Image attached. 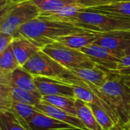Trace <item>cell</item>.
Listing matches in <instances>:
<instances>
[{
    "instance_id": "cell-14",
    "label": "cell",
    "mask_w": 130,
    "mask_h": 130,
    "mask_svg": "<svg viewBox=\"0 0 130 130\" xmlns=\"http://www.w3.org/2000/svg\"><path fill=\"white\" fill-rule=\"evenodd\" d=\"M31 130H75L74 126L37 112L29 123Z\"/></svg>"
},
{
    "instance_id": "cell-13",
    "label": "cell",
    "mask_w": 130,
    "mask_h": 130,
    "mask_svg": "<svg viewBox=\"0 0 130 130\" xmlns=\"http://www.w3.org/2000/svg\"><path fill=\"white\" fill-rule=\"evenodd\" d=\"M34 107L39 112L43 113L53 118H55L59 121L69 124L74 126L76 129L88 130L78 117L72 116L50 104L41 101L40 103H39Z\"/></svg>"
},
{
    "instance_id": "cell-17",
    "label": "cell",
    "mask_w": 130,
    "mask_h": 130,
    "mask_svg": "<svg viewBox=\"0 0 130 130\" xmlns=\"http://www.w3.org/2000/svg\"><path fill=\"white\" fill-rule=\"evenodd\" d=\"M77 117L88 130H103L98 123L90 105L83 101L75 98Z\"/></svg>"
},
{
    "instance_id": "cell-30",
    "label": "cell",
    "mask_w": 130,
    "mask_h": 130,
    "mask_svg": "<svg viewBox=\"0 0 130 130\" xmlns=\"http://www.w3.org/2000/svg\"><path fill=\"white\" fill-rule=\"evenodd\" d=\"M121 126H122L123 130H130V105L129 111H128V116H127L126 122L123 125H121Z\"/></svg>"
},
{
    "instance_id": "cell-27",
    "label": "cell",
    "mask_w": 130,
    "mask_h": 130,
    "mask_svg": "<svg viewBox=\"0 0 130 130\" xmlns=\"http://www.w3.org/2000/svg\"><path fill=\"white\" fill-rule=\"evenodd\" d=\"M14 37L0 33V54H2L12 43Z\"/></svg>"
},
{
    "instance_id": "cell-16",
    "label": "cell",
    "mask_w": 130,
    "mask_h": 130,
    "mask_svg": "<svg viewBox=\"0 0 130 130\" xmlns=\"http://www.w3.org/2000/svg\"><path fill=\"white\" fill-rule=\"evenodd\" d=\"M84 9L86 11L130 19V1L117 2L106 5L88 8Z\"/></svg>"
},
{
    "instance_id": "cell-11",
    "label": "cell",
    "mask_w": 130,
    "mask_h": 130,
    "mask_svg": "<svg viewBox=\"0 0 130 130\" xmlns=\"http://www.w3.org/2000/svg\"><path fill=\"white\" fill-rule=\"evenodd\" d=\"M11 46L19 65L21 67L35 53L43 49L40 45L22 36L14 37Z\"/></svg>"
},
{
    "instance_id": "cell-9",
    "label": "cell",
    "mask_w": 130,
    "mask_h": 130,
    "mask_svg": "<svg viewBox=\"0 0 130 130\" xmlns=\"http://www.w3.org/2000/svg\"><path fill=\"white\" fill-rule=\"evenodd\" d=\"M80 50L85 53L97 65L110 72H115L119 69L121 58L100 45L93 43L82 48Z\"/></svg>"
},
{
    "instance_id": "cell-19",
    "label": "cell",
    "mask_w": 130,
    "mask_h": 130,
    "mask_svg": "<svg viewBox=\"0 0 130 130\" xmlns=\"http://www.w3.org/2000/svg\"><path fill=\"white\" fill-rule=\"evenodd\" d=\"M44 102L50 104L72 115L77 117L75 107V98L65 96H43L42 100Z\"/></svg>"
},
{
    "instance_id": "cell-28",
    "label": "cell",
    "mask_w": 130,
    "mask_h": 130,
    "mask_svg": "<svg viewBox=\"0 0 130 130\" xmlns=\"http://www.w3.org/2000/svg\"><path fill=\"white\" fill-rule=\"evenodd\" d=\"M113 73H117L122 75L123 82L125 85L129 88L130 90V68L129 69H119L115 72H113Z\"/></svg>"
},
{
    "instance_id": "cell-4",
    "label": "cell",
    "mask_w": 130,
    "mask_h": 130,
    "mask_svg": "<svg viewBox=\"0 0 130 130\" xmlns=\"http://www.w3.org/2000/svg\"><path fill=\"white\" fill-rule=\"evenodd\" d=\"M109 80L100 88V91L119 116L120 125L127 120L130 105V90L125 85L122 75L110 72Z\"/></svg>"
},
{
    "instance_id": "cell-5",
    "label": "cell",
    "mask_w": 130,
    "mask_h": 130,
    "mask_svg": "<svg viewBox=\"0 0 130 130\" xmlns=\"http://www.w3.org/2000/svg\"><path fill=\"white\" fill-rule=\"evenodd\" d=\"M42 50L67 70L98 66L81 50L69 48L57 42L45 46Z\"/></svg>"
},
{
    "instance_id": "cell-18",
    "label": "cell",
    "mask_w": 130,
    "mask_h": 130,
    "mask_svg": "<svg viewBox=\"0 0 130 130\" xmlns=\"http://www.w3.org/2000/svg\"><path fill=\"white\" fill-rule=\"evenodd\" d=\"M16 117L19 123L25 128L30 129L29 123L38 112L34 106H31L27 104L13 101L9 109Z\"/></svg>"
},
{
    "instance_id": "cell-8",
    "label": "cell",
    "mask_w": 130,
    "mask_h": 130,
    "mask_svg": "<svg viewBox=\"0 0 130 130\" xmlns=\"http://www.w3.org/2000/svg\"><path fill=\"white\" fill-rule=\"evenodd\" d=\"M94 44L100 45L122 58L126 55L125 52L130 46V31L98 33Z\"/></svg>"
},
{
    "instance_id": "cell-22",
    "label": "cell",
    "mask_w": 130,
    "mask_h": 130,
    "mask_svg": "<svg viewBox=\"0 0 130 130\" xmlns=\"http://www.w3.org/2000/svg\"><path fill=\"white\" fill-rule=\"evenodd\" d=\"M11 98L13 101L27 104L31 106H36L40 103L42 95L40 93L27 91L20 88L11 87Z\"/></svg>"
},
{
    "instance_id": "cell-25",
    "label": "cell",
    "mask_w": 130,
    "mask_h": 130,
    "mask_svg": "<svg viewBox=\"0 0 130 130\" xmlns=\"http://www.w3.org/2000/svg\"><path fill=\"white\" fill-rule=\"evenodd\" d=\"M88 104L90 105L93 111L95 119L97 120L98 123L101 126L103 130H110L115 126L116 123L104 110H103L101 107L95 104Z\"/></svg>"
},
{
    "instance_id": "cell-21",
    "label": "cell",
    "mask_w": 130,
    "mask_h": 130,
    "mask_svg": "<svg viewBox=\"0 0 130 130\" xmlns=\"http://www.w3.org/2000/svg\"><path fill=\"white\" fill-rule=\"evenodd\" d=\"M41 12H53L64 8L78 5L77 0H30Z\"/></svg>"
},
{
    "instance_id": "cell-24",
    "label": "cell",
    "mask_w": 130,
    "mask_h": 130,
    "mask_svg": "<svg viewBox=\"0 0 130 130\" xmlns=\"http://www.w3.org/2000/svg\"><path fill=\"white\" fill-rule=\"evenodd\" d=\"M19 67V62L14 53L11 44L2 54H0V72H11Z\"/></svg>"
},
{
    "instance_id": "cell-31",
    "label": "cell",
    "mask_w": 130,
    "mask_h": 130,
    "mask_svg": "<svg viewBox=\"0 0 130 130\" xmlns=\"http://www.w3.org/2000/svg\"><path fill=\"white\" fill-rule=\"evenodd\" d=\"M110 130H123V128H122L121 125H120V123H118V124H116V125H115V126H114L112 129H110Z\"/></svg>"
},
{
    "instance_id": "cell-32",
    "label": "cell",
    "mask_w": 130,
    "mask_h": 130,
    "mask_svg": "<svg viewBox=\"0 0 130 130\" xmlns=\"http://www.w3.org/2000/svg\"><path fill=\"white\" fill-rule=\"evenodd\" d=\"M10 2V0H0V6H3Z\"/></svg>"
},
{
    "instance_id": "cell-6",
    "label": "cell",
    "mask_w": 130,
    "mask_h": 130,
    "mask_svg": "<svg viewBox=\"0 0 130 130\" xmlns=\"http://www.w3.org/2000/svg\"><path fill=\"white\" fill-rule=\"evenodd\" d=\"M22 68L34 76L62 78L68 72L42 50L35 53Z\"/></svg>"
},
{
    "instance_id": "cell-20",
    "label": "cell",
    "mask_w": 130,
    "mask_h": 130,
    "mask_svg": "<svg viewBox=\"0 0 130 130\" xmlns=\"http://www.w3.org/2000/svg\"><path fill=\"white\" fill-rule=\"evenodd\" d=\"M82 8H82L78 5H73L53 12H41L39 17L48 20L66 21L71 23L72 19L79 11H81Z\"/></svg>"
},
{
    "instance_id": "cell-23",
    "label": "cell",
    "mask_w": 130,
    "mask_h": 130,
    "mask_svg": "<svg viewBox=\"0 0 130 130\" xmlns=\"http://www.w3.org/2000/svg\"><path fill=\"white\" fill-rule=\"evenodd\" d=\"M0 130H31L23 126L9 110H0Z\"/></svg>"
},
{
    "instance_id": "cell-10",
    "label": "cell",
    "mask_w": 130,
    "mask_h": 130,
    "mask_svg": "<svg viewBox=\"0 0 130 130\" xmlns=\"http://www.w3.org/2000/svg\"><path fill=\"white\" fill-rule=\"evenodd\" d=\"M0 84L27 91L40 93L34 82V76L21 66L11 72H0Z\"/></svg>"
},
{
    "instance_id": "cell-12",
    "label": "cell",
    "mask_w": 130,
    "mask_h": 130,
    "mask_svg": "<svg viewBox=\"0 0 130 130\" xmlns=\"http://www.w3.org/2000/svg\"><path fill=\"white\" fill-rule=\"evenodd\" d=\"M69 71L75 77L88 82L99 88L104 86L111 75L110 72L98 65L94 68H82Z\"/></svg>"
},
{
    "instance_id": "cell-2",
    "label": "cell",
    "mask_w": 130,
    "mask_h": 130,
    "mask_svg": "<svg viewBox=\"0 0 130 130\" xmlns=\"http://www.w3.org/2000/svg\"><path fill=\"white\" fill-rule=\"evenodd\" d=\"M71 23L89 32L110 33L130 31V19L82 9Z\"/></svg>"
},
{
    "instance_id": "cell-3",
    "label": "cell",
    "mask_w": 130,
    "mask_h": 130,
    "mask_svg": "<svg viewBox=\"0 0 130 130\" xmlns=\"http://www.w3.org/2000/svg\"><path fill=\"white\" fill-rule=\"evenodd\" d=\"M40 11L30 0L1 6L0 33L13 36L24 24L38 18Z\"/></svg>"
},
{
    "instance_id": "cell-29",
    "label": "cell",
    "mask_w": 130,
    "mask_h": 130,
    "mask_svg": "<svg viewBox=\"0 0 130 130\" xmlns=\"http://www.w3.org/2000/svg\"><path fill=\"white\" fill-rule=\"evenodd\" d=\"M130 68V55H126L121 58L120 63L119 65V69H129Z\"/></svg>"
},
{
    "instance_id": "cell-33",
    "label": "cell",
    "mask_w": 130,
    "mask_h": 130,
    "mask_svg": "<svg viewBox=\"0 0 130 130\" xmlns=\"http://www.w3.org/2000/svg\"><path fill=\"white\" fill-rule=\"evenodd\" d=\"M24 1H27V0H10V2H11L13 3H19V2H21Z\"/></svg>"
},
{
    "instance_id": "cell-15",
    "label": "cell",
    "mask_w": 130,
    "mask_h": 130,
    "mask_svg": "<svg viewBox=\"0 0 130 130\" xmlns=\"http://www.w3.org/2000/svg\"><path fill=\"white\" fill-rule=\"evenodd\" d=\"M98 37V33L97 32H85L60 37L56 42L69 48L80 50L82 48L94 43Z\"/></svg>"
},
{
    "instance_id": "cell-34",
    "label": "cell",
    "mask_w": 130,
    "mask_h": 130,
    "mask_svg": "<svg viewBox=\"0 0 130 130\" xmlns=\"http://www.w3.org/2000/svg\"><path fill=\"white\" fill-rule=\"evenodd\" d=\"M125 54H126V55H130V46H129V48L126 50ZM126 55H125V56H126Z\"/></svg>"
},
{
    "instance_id": "cell-1",
    "label": "cell",
    "mask_w": 130,
    "mask_h": 130,
    "mask_svg": "<svg viewBox=\"0 0 130 130\" xmlns=\"http://www.w3.org/2000/svg\"><path fill=\"white\" fill-rule=\"evenodd\" d=\"M85 32L89 31L70 22L48 20L38 17L22 25L14 37L22 36L43 48L48 44L55 43L60 37Z\"/></svg>"
},
{
    "instance_id": "cell-7",
    "label": "cell",
    "mask_w": 130,
    "mask_h": 130,
    "mask_svg": "<svg viewBox=\"0 0 130 130\" xmlns=\"http://www.w3.org/2000/svg\"><path fill=\"white\" fill-rule=\"evenodd\" d=\"M34 82L42 97L57 95L75 98L72 85L62 78L34 76Z\"/></svg>"
},
{
    "instance_id": "cell-26",
    "label": "cell",
    "mask_w": 130,
    "mask_h": 130,
    "mask_svg": "<svg viewBox=\"0 0 130 130\" xmlns=\"http://www.w3.org/2000/svg\"><path fill=\"white\" fill-rule=\"evenodd\" d=\"M124 1H130V0H77V3L82 8H94V7L106 5L117 2H124Z\"/></svg>"
}]
</instances>
